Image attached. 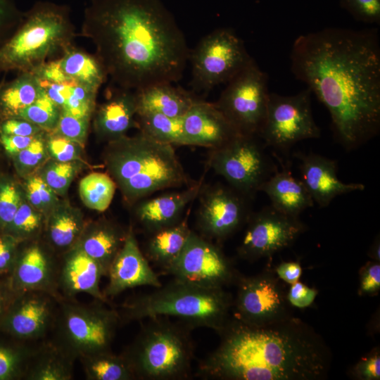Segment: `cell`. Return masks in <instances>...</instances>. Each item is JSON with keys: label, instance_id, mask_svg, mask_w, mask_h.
Here are the masks:
<instances>
[{"label": "cell", "instance_id": "cell-1", "mask_svg": "<svg viewBox=\"0 0 380 380\" xmlns=\"http://www.w3.org/2000/svg\"><path fill=\"white\" fill-rule=\"evenodd\" d=\"M379 42L376 27H327L292 45V73L327 108L334 136L348 151L379 132Z\"/></svg>", "mask_w": 380, "mask_h": 380}, {"label": "cell", "instance_id": "cell-2", "mask_svg": "<svg viewBox=\"0 0 380 380\" xmlns=\"http://www.w3.org/2000/svg\"><path fill=\"white\" fill-rule=\"evenodd\" d=\"M81 31L120 89L176 82L189 58L185 36L161 0H91Z\"/></svg>", "mask_w": 380, "mask_h": 380}, {"label": "cell", "instance_id": "cell-3", "mask_svg": "<svg viewBox=\"0 0 380 380\" xmlns=\"http://www.w3.org/2000/svg\"><path fill=\"white\" fill-rule=\"evenodd\" d=\"M218 347L198 364L196 375L222 380H317L331 359L322 339L291 315L262 324L233 317L218 333Z\"/></svg>", "mask_w": 380, "mask_h": 380}, {"label": "cell", "instance_id": "cell-4", "mask_svg": "<svg viewBox=\"0 0 380 380\" xmlns=\"http://www.w3.org/2000/svg\"><path fill=\"white\" fill-rule=\"evenodd\" d=\"M108 167L126 196L134 201L165 189L189 186L196 181L186 173L172 145L140 132L112 141Z\"/></svg>", "mask_w": 380, "mask_h": 380}, {"label": "cell", "instance_id": "cell-5", "mask_svg": "<svg viewBox=\"0 0 380 380\" xmlns=\"http://www.w3.org/2000/svg\"><path fill=\"white\" fill-rule=\"evenodd\" d=\"M233 298L210 289L173 279L148 293L126 300L118 311L121 324L156 317H176L194 327L221 331L232 318Z\"/></svg>", "mask_w": 380, "mask_h": 380}, {"label": "cell", "instance_id": "cell-6", "mask_svg": "<svg viewBox=\"0 0 380 380\" xmlns=\"http://www.w3.org/2000/svg\"><path fill=\"white\" fill-rule=\"evenodd\" d=\"M75 37L68 6L37 1L23 13L15 32L0 46V75L33 72L59 58L74 45Z\"/></svg>", "mask_w": 380, "mask_h": 380}, {"label": "cell", "instance_id": "cell-7", "mask_svg": "<svg viewBox=\"0 0 380 380\" xmlns=\"http://www.w3.org/2000/svg\"><path fill=\"white\" fill-rule=\"evenodd\" d=\"M148 319L121 353L134 379L180 380L189 377L194 358L191 335L193 328L166 317Z\"/></svg>", "mask_w": 380, "mask_h": 380}, {"label": "cell", "instance_id": "cell-8", "mask_svg": "<svg viewBox=\"0 0 380 380\" xmlns=\"http://www.w3.org/2000/svg\"><path fill=\"white\" fill-rule=\"evenodd\" d=\"M98 299L90 303L75 298L59 300L50 340L75 360L81 356L111 350L118 327L117 310Z\"/></svg>", "mask_w": 380, "mask_h": 380}, {"label": "cell", "instance_id": "cell-9", "mask_svg": "<svg viewBox=\"0 0 380 380\" xmlns=\"http://www.w3.org/2000/svg\"><path fill=\"white\" fill-rule=\"evenodd\" d=\"M265 147L258 136L239 134L224 145L210 149L208 167L251 200L277 170Z\"/></svg>", "mask_w": 380, "mask_h": 380}, {"label": "cell", "instance_id": "cell-10", "mask_svg": "<svg viewBox=\"0 0 380 380\" xmlns=\"http://www.w3.org/2000/svg\"><path fill=\"white\" fill-rule=\"evenodd\" d=\"M252 59L233 29L214 30L190 51L191 84L194 91L208 92L217 85L227 84Z\"/></svg>", "mask_w": 380, "mask_h": 380}, {"label": "cell", "instance_id": "cell-11", "mask_svg": "<svg viewBox=\"0 0 380 380\" xmlns=\"http://www.w3.org/2000/svg\"><path fill=\"white\" fill-rule=\"evenodd\" d=\"M226 84L214 104L238 133L258 136L269 101L267 73L253 58Z\"/></svg>", "mask_w": 380, "mask_h": 380}, {"label": "cell", "instance_id": "cell-12", "mask_svg": "<svg viewBox=\"0 0 380 380\" xmlns=\"http://www.w3.org/2000/svg\"><path fill=\"white\" fill-rule=\"evenodd\" d=\"M311 96L308 88L291 96L270 93L265 120L258 135L265 146L286 151L300 141L320 137Z\"/></svg>", "mask_w": 380, "mask_h": 380}, {"label": "cell", "instance_id": "cell-13", "mask_svg": "<svg viewBox=\"0 0 380 380\" xmlns=\"http://www.w3.org/2000/svg\"><path fill=\"white\" fill-rule=\"evenodd\" d=\"M167 273L175 279L210 289H224L239 277L220 247L194 231Z\"/></svg>", "mask_w": 380, "mask_h": 380}, {"label": "cell", "instance_id": "cell-14", "mask_svg": "<svg viewBox=\"0 0 380 380\" xmlns=\"http://www.w3.org/2000/svg\"><path fill=\"white\" fill-rule=\"evenodd\" d=\"M233 317L251 324H262L289 316L287 292L276 273L265 271L236 280Z\"/></svg>", "mask_w": 380, "mask_h": 380}, {"label": "cell", "instance_id": "cell-15", "mask_svg": "<svg viewBox=\"0 0 380 380\" xmlns=\"http://www.w3.org/2000/svg\"><path fill=\"white\" fill-rule=\"evenodd\" d=\"M238 247L239 255L253 261L270 258L291 246L304 231L299 217L284 214L272 205L251 213Z\"/></svg>", "mask_w": 380, "mask_h": 380}, {"label": "cell", "instance_id": "cell-16", "mask_svg": "<svg viewBox=\"0 0 380 380\" xmlns=\"http://www.w3.org/2000/svg\"><path fill=\"white\" fill-rule=\"evenodd\" d=\"M198 196L196 226L201 236L211 241L224 240L246 224L251 213L248 201L229 186H204Z\"/></svg>", "mask_w": 380, "mask_h": 380}, {"label": "cell", "instance_id": "cell-17", "mask_svg": "<svg viewBox=\"0 0 380 380\" xmlns=\"http://www.w3.org/2000/svg\"><path fill=\"white\" fill-rule=\"evenodd\" d=\"M59 300L44 291L15 293L0 322V333L23 343L44 340L52 330Z\"/></svg>", "mask_w": 380, "mask_h": 380}, {"label": "cell", "instance_id": "cell-18", "mask_svg": "<svg viewBox=\"0 0 380 380\" xmlns=\"http://www.w3.org/2000/svg\"><path fill=\"white\" fill-rule=\"evenodd\" d=\"M107 277L108 284L102 291L107 299L136 286L158 288L162 285L149 261L141 251L132 229L127 232L125 241L113 260Z\"/></svg>", "mask_w": 380, "mask_h": 380}, {"label": "cell", "instance_id": "cell-19", "mask_svg": "<svg viewBox=\"0 0 380 380\" xmlns=\"http://www.w3.org/2000/svg\"><path fill=\"white\" fill-rule=\"evenodd\" d=\"M56 263L37 243L18 251L13 267L8 277L10 286L15 293L39 291L49 293L59 300Z\"/></svg>", "mask_w": 380, "mask_h": 380}, {"label": "cell", "instance_id": "cell-20", "mask_svg": "<svg viewBox=\"0 0 380 380\" xmlns=\"http://www.w3.org/2000/svg\"><path fill=\"white\" fill-rule=\"evenodd\" d=\"M185 146L218 148L239 134L214 103L198 99L182 117Z\"/></svg>", "mask_w": 380, "mask_h": 380}, {"label": "cell", "instance_id": "cell-21", "mask_svg": "<svg viewBox=\"0 0 380 380\" xmlns=\"http://www.w3.org/2000/svg\"><path fill=\"white\" fill-rule=\"evenodd\" d=\"M106 276L102 267L76 246L68 251L58 263L57 286L62 298L71 299L80 293H86L94 299L108 302L100 282Z\"/></svg>", "mask_w": 380, "mask_h": 380}, {"label": "cell", "instance_id": "cell-22", "mask_svg": "<svg viewBox=\"0 0 380 380\" xmlns=\"http://www.w3.org/2000/svg\"><path fill=\"white\" fill-rule=\"evenodd\" d=\"M296 156L300 161L301 181L321 208L328 206L337 196L365 189L363 184L342 182L337 176L336 160L314 153Z\"/></svg>", "mask_w": 380, "mask_h": 380}, {"label": "cell", "instance_id": "cell-23", "mask_svg": "<svg viewBox=\"0 0 380 380\" xmlns=\"http://www.w3.org/2000/svg\"><path fill=\"white\" fill-rule=\"evenodd\" d=\"M203 184L201 179L181 191L167 192L143 201L139 204L136 215L144 229L151 234L181 220L186 208L198 197Z\"/></svg>", "mask_w": 380, "mask_h": 380}, {"label": "cell", "instance_id": "cell-24", "mask_svg": "<svg viewBox=\"0 0 380 380\" xmlns=\"http://www.w3.org/2000/svg\"><path fill=\"white\" fill-rule=\"evenodd\" d=\"M260 191L267 195L274 208L292 217H299L303 211L314 205L303 182L286 169L276 170L263 183Z\"/></svg>", "mask_w": 380, "mask_h": 380}, {"label": "cell", "instance_id": "cell-25", "mask_svg": "<svg viewBox=\"0 0 380 380\" xmlns=\"http://www.w3.org/2000/svg\"><path fill=\"white\" fill-rule=\"evenodd\" d=\"M170 82H161L135 91L137 113L156 112L182 118L198 99L191 92Z\"/></svg>", "mask_w": 380, "mask_h": 380}, {"label": "cell", "instance_id": "cell-26", "mask_svg": "<svg viewBox=\"0 0 380 380\" xmlns=\"http://www.w3.org/2000/svg\"><path fill=\"white\" fill-rule=\"evenodd\" d=\"M120 89V91L103 103L96 118L97 132L112 141L125 136L132 127L137 126V113L135 91Z\"/></svg>", "mask_w": 380, "mask_h": 380}, {"label": "cell", "instance_id": "cell-27", "mask_svg": "<svg viewBox=\"0 0 380 380\" xmlns=\"http://www.w3.org/2000/svg\"><path fill=\"white\" fill-rule=\"evenodd\" d=\"M125 234L116 226L101 222L82 232L75 246L96 260L107 277L110 266L122 248Z\"/></svg>", "mask_w": 380, "mask_h": 380}, {"label": "cell", "instance_id": "cell-28", "mask_svg": "<svg viewBox=\"0 0 380 380\" xmlns=\"http://www.w3.org/2000/svg\"><path fill=\"white\" fill-rule=\"evenodd\" d=\"M75 359L51 340L35 345L30 360L25 380H70Z\"/></svg>", "mask_w": 380, "mask_h": 380}, {"label": "cell", "instance_id": "cell-29", "mask_svg": "<svg viewBox=\"0 0 380 380\" xmlns=\"http://www.w3.org/2000/svg\"><path fill=\"white\" fill-rule=\"evenodd\" d=\"M188 214L178 222L149 234L146 258L166 273L183 251L191 232Z\"/></svg>", "mask_w": 380, "mask_h": 380}, {"label": "cell", "instance_id": "cell-30", "mask_svg": "<svg viewBox=\"0 0 380 380\" xmlns=\"http://www.w3.org/2000/svg\"><path fill=\"white\" fill-rule=\"evenodd\" d=\"M39 80L49 97L61 111L81 118H89L98 91L72 80L54 82Z\"/></svg>", "mask_w": 380, "mask_h": 380}, {"label": "cell", "instance_id": "cell-31", "mask_svg": "<svg viewBox=\"0 0 380 380\" xmlns=\"http://www.w3.org/2000/svg\"><path fill=\"white\" fill-rule=\"evenodd\" d=\"M42 91L38 77L33 72L18 73L11 80L0 82V118L1 121L17 118L31 105Z\"/></svg>", "mask_w": 380, "mask_h": 380}, {"label": "cell", "instance_id": "cell-32", "mask_svg": "<svg viewBox=\"0 0 380 380\" xmlns=\"http://www.w3.org/2000/svg\"><path fill=\"white\" fill-rule=\"evenodd\" d=\"M59 68L68 80L99 91L108 75L99 58L72 45L56 58Z\"/></svg>", "mask_w": 380, "mask_h": 380}, {"label": "cell", "instance_id": "cell-33", "mask_svg": "<svg viewBox=\"0 0 380 380\" xmlns=\"http://www.w3.org/2000/svg\"><path fill=\"white\" fill-rule=\"evenodd\" d=\"M89 380H132L134 374L122 354L111 350L87 354L78 358Z\"/></svg>", "mask_w": 380, "mask_h": 380}, {"label": "cell", "instance_id": "cell-34", "mask_svg": "<svg viewBox=\"0 0 380 380\" xmlns=\"http://www.w3.org/2000/svg\"><path fill=\"white\" fill-rule=\"evenodd\" d=\"M34 347L0 333V380L24 379Z\"/></svg>", "mask_w": 380, "mask_h": 380}, {"label": "cell", "instance_id": "cell-35", "mask_svg": "<svg viewBox=\"0 0 380 380\" xmlns=\"http://www.w3.org/2000/svg\"><path fill=\"white\" fill-rule=\"evenodd\" d=\"M140 132L158 142L185 146L182 118H172L156 112L137 113Z\"/></svg>", "mask_w": 380, "mask_h": 380}, {"label": "cell", "instance_id": "cell-36", "mask_svg": "<svg viewBox=\"0 0 380 380\" xmlns=\"http://www.w3.org/2000/svg\"><path fill=\"white\" fill-rule=\"evenodd\" d=\"M115 189L114 180L102 172H92L80 183V194L84 203L99 212H103L108 208Z\"/></svg>", "mask_w": 380, "mask_h": 380}, {"label": "cell", "instance_id": "cell-37", "mask_svg": "<svg viewBox=\"0 0 380 380\" xmlns=\"http://www.w3.org/2000/svg\"><path fill=\"white\" fill-rule=\"evenodd\" d=\"M82 231L80 219L68 211L56 212L51 217L47 224L49 241L58 249L68 251L74 247Z\"/></svg>", "mask_w": 380, "mask_h": 380}, {"label": "cell", "instance_id": "cell-38", "mask_svg": "<svg viewBox=\"0 0 380 380\" xmlns=\"http://www.w3.org/2000/svg\"><path fill=\"white\" fill-rule=\"evenodd\" d=\"M60 113V108L42 89L38 98L23 110L17 118L31 122L44 130H53Z\"/></svg>", "mask_w": 380, "mask_h": 380}, {"label": "cell", "instance_id": "cell-39", "mask_svg": "<svg viewBox=\"0 0 380 380\" xmlns=\"http://www.w3.org/2000/svg\"><path fill=\"white\" fill-rule=\"evenodd\" d=\"M339 3L356 20L380 24V0H339Z\"/></svg>", "mask_w": 380, "mask_h": 380}, {"label": "cell", "instance_id": "cell-40", "mask_svg": "<svg viewBox=\"0 0 380 380\" xmlns=\"http://www.w3.org/2000/svg\"><path fill=\"white\" fill-rule=\"evenodd\" d=\"M41 226V217L27 204H22L18 208L10 227L19 241L23 237L31 236Z\"/></svg>", "mask_w": 380, "mask_h": 380}, {"label": "cell", "instance_id": "cell-41", "mask_svg": "<svg viewBox=\"0 0 380 380\" xmlns=\"http://www.w3.org/2000/svg\"><path fill=\"white\" fill-rule=\"evenodd\" d=\"M89 119L77 118L61 111L54 130L56 134L77 144H82L86 138Z\"/></svg>", "mask_w": 380, "mask_h": 380}, {"label": "cell", "instance_id": "cell-42", "mask_svg": "<svg viewBox=\"0 0 380 380\" xmlns=\"http://www.w3.org/2000/svg\"><path fill=\"white\" fill-rule=\"evenodd\" d=\"M23 16L13 0H0V46L16 30Z\"/></svg>", "mask_w": 380, "mask_h": 380}, {"label": "cell", "instance_id": "cell-43", "mask_svg": "<svg viewBox=\"0 0 380 380\" xmlns=\"http://www.w3.org/2000/svg\"><path fill=\"white\" fill-rule=\"evenodd\" d=\"M75 172V166L70 162H59L52 165L45 173L44 181L58 192L64 191L69 185Z\"/></svg>", "mask_w": 380, "mask_h": 380}, {"label": "cell", "instance_id": "cell-44", "mask_svg": "<svg viewBox=\"0 0 380 380\" xmlns=\"http://www.w3.org/2000/svg\"><path fill=\"white\" fill-rule=\"evenodd\" d=\"M20 196L14 185L6 184L0 189V222L9 227L19 208Z\"/></svg>", "mask_w": 380, "mask_h": 380}, {"label": "cell", "instance_id": "cell-45", "mask_svg": "<svg viewBox=\"0 0 380 380\" xmlns=\"http://www.w3.org/2000/svg\"><path fill=\"white\" fill-rule=\"evenodd\" d=\"M74 142L56 134L49 137L48 148L51 155L58 162H70L77 157V147Z\"/></svg>", "mask_w": 380, "mask_h": 380}, {"label": "cell", "instance_id": "cell-46", "mask_svg": "<svg viewBox=\"0 0 380 380\" xmlns=\"http://www.w3.org/2000/svg\"><path fill=\"white\" fill-rule=\"evenodd\" d=\"M18 239L9 234H0V277L11 273L17 255Z\"/></svg>", "mask_w": 380, "mask_h": 380}, {"label": "cell", "instance_id": "cell-47", "mask_svg": "<svg viewBox=\"0 0 380 380\" xmlns=\"http://www.w3.org/2000/svg\"><path fill=\"white\" fill-rule=\"evenodd\" d=\"M43 130L38 125L18 118L6 119L0 122V134H4L34 136Z\"/></svg>", "mask_w": 380, "mask_h": 380}, {"label": "cell", "instance_id": "cell-48", "mask_svg": "<svg viewBox=\"0 0 380 380\" xmlns=\"http://www.w3.org/2000/svg\"><path fill=\"white\" fill-rule=\"evenodd\" d=\"M353 373L355 377L362 380H377L380 379V355L378 350H374L367 356L361 359L355 366Z\"/></svg>", "mask_w": 380, "mask_h": 380}, {"label": "cell", "instance_id": "cell-49", "mask_svg": "<svg viewBox=\"0 0 380 380\" xmlns=\"http://www.w3.org/2000/svg\"><path fill=\"white\" fill-rule=\"evenodd\" d=\"M380 289V265L377 261L367 263L361 271L360 293L372 295Z\"/></svg>", "mask_w": 380, "mask_h": 380}, {"label": "cell", "instance_id": "cell-50", "mask_svg": "<svg viewBox=\"0 0 380 380\" xmlns=\"http://www.w3.org/2000/svg\"><path fill=\"white\" fill-rule=\"evenodd\" d=\"M317 291L298 281L291 284L287 292V299L291 305L299 308L310 305L316 298Z\"/></svg>", "mask_w": 380, "mask_h": 380}, {"label": "cell", "instance_id": "cell-51", "mask_svg": "<svg viewBox=\"0 0 380 380\" xmlns=\"http://www.w3.org/2000/svg\"><path fill=\"white\" fill-rule=\"evenodd\" d=\"M44 144L39 135L25 148L18 153L19 162L26 167L37 165L44 156Z\"/></svg>", "mask_w": 380, "mask_h": 380}, {"label": "cell", "instance_id": "cell-52", "mask_svg": "<svg viewBox=\"0 0 380 380\" xmlns=\"http://www.w3.org/2000/svg\"><path fill=\"white\" fill-rule=\"evenodd\" d=\"M37 135L24 137L0 134V141L8 153L15 154L30 145Z\"/></svg>", "mask_w": 380, "mask_h": 380}, {"label": "cell", "instance_id": "cell-53", "mask_svg": "<svg viewBox=\"0 0 380 380\" xmlns=\"http://www.w3.org/2000/svg\"><path fill=\"white\" fill-rule=\"evenodd\" d=\"M275 273L281 281L293 284L299 280L302 268L298 262H283L276 267Z\"/></svg>", "mask_w": 380, "mask_h": 380}, {"label": "cell", "instance_id": "cell-54", "mask_svg": "<svg viewBox=\"0 0 380 380\" xmlns=\"http://www.w3.org/2000/svg\"><path fill=\"white\" fill-rule=\"evenodd\" d=\"M15 293L11 289L8 277H0V322L8 310Z\"/></svg>", "mask_w": 380, "mask_h": 380}, {"label": "cell", "instance_id": "cell-55", "mask_svg": "<svg viewBox=\"0 0 380 380\" xmlns=\"http://www.w3.org/2000/svg\"><path fill=\"white\" fill-rule=\"evenodd\" d=\"M32 178L39 191V195L42 198V204H48L51 201L53 198V192L51 188L46 184V182L44 179H42L39 177H33Z\"/></svg>", "mask_w": 380, "mask_h": 380}, {"label": "cell", "instance_id": "cell-56", "mask_svg": "<svg viewBox=\"0 0 380 380\" xmlns=\"http://www.w3.org/2000/svg\"><path fill=\"white\" fill-rule=\"evenodd\" d=\"M27 191L28 199L33 205L40 206L43 205L39 191L32 177L27 183Z\"/></svg>", "mask_w": 380, "mask_h": 380}, {"label": "cell", "instance_id": "cell-57", "mask_svg": "<svg viewBox=\"0 0 380 380\" xmlns=\"http://www.w3.org/2000/svg\"><path fill=\"white\" fill-rule=\"evenodd\" d=\"M369 253H371V257L372 258H374L376 261L379 262V240H376L371 247V249L369 251Z\"/></svg>", "mask_w": 380, "mask_h": 380}, {"label": "cell", "instance_id": "cell-58", "mask_svg": "<svg viewBox=\"0 0 380 380\" xmlns=\"http://www.w3.org/2000/svg\"></svg>", "mask_w": 380, "mask_h": 380}]
</instances>
